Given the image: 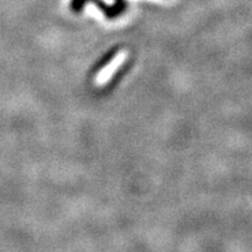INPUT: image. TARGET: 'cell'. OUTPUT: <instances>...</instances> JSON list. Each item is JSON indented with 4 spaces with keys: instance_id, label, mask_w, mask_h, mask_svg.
<instances>
[{
    "instance_id": "obj_1",
    "label": "cell",
    "mask_w": 252,
    "mask_h": 252,
    "mask_svg": "<svg viewBox=\"0 0 252 252\" xmlns=\"http://www.w3.org/2000/svg\"><path fill=\"white\" fill-rule=\"evenodd\" d=\"M88 1V0H72V4H71V7L74 11H81V8L83 7L84 4Z\"/></svg>"
}]
</instances>
